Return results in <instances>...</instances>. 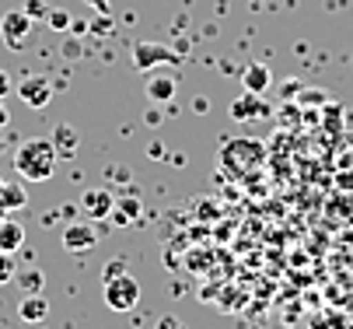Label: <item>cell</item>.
Returning a JSON list of instances; mask_svg holds the SVG:
<instances>
[{"label":"cell","instance_id":"cell-26","mask_svg":"<svg viewBox=\"0 0 353 329\" xmlns=\"http://www.w3.org/2000/svg\"><path fill=\"white\" fill-rule=\"evenodd\" d=\"M179 326H182V322H179V319H172V315H165V319L158 322V329H179Z\"/></svg>","mask_w":353,"mask_h":329},{"label":"cell","instance_id":"cell-16","mask_svg":"<svg viewBox=\"0 0 353 329\" xmlns=\"http://www.w3.org/2000/svg\"><path fill=\"white\" fill-rule=\"evenodd\" d=\"M14 280H18V288H21L25 295H35V291H42V284H46V273H42L39 266H28V270H14Z\"/></svg>","mask_w":353,"mask_h":329},{"label":"cell","instance_id":"cell-2","mask_svg":"<svg viewBox=\"0 0 353 329\" xmlns=\"http://www.w3.org/2000/svg\"><path fill=\"white\" fill-rule=\"evenodd\" d=\"M266 161V148L259 140H248V137H234L221 148V168L231 179H248L252 172H259Z\"/></svg>","mask_w":353,"mask_h":329},{"label":"cell","instance_id":"cell-30","mask_svg":"<svg viewBox=\"0 0 353 329\" xmlns=\"http://www.w3.org/2000/svg\"><path fill=\"white\" fill-rule=\"evenodd\" d=\"M350 329H353V326H350Z\"/></svg>","mask_w":353,"mask_h":329},{"label":"cell","instance_id":"cell-10","mask_svg":"<svg viewBox=\"0 0 353 329\" xmlns=\"http://www.w3.org/2000/svg\"><path fill=\"white\" fill-rule=\"evenodd\" d=\"M94 246H98V235H94L91 224L74 221V224L63 228V249H67V252H88V249H94Z\"/></svg>","mask_w":353,"mask_h":329},{"label":"cell","instance_id":"cell-12","mask_svg":"<svg viewBox=\"0 0 353 329\" xmlns=\"http://www.w3.org/2000/svg\"><path fill=\"white\" fill-rule=\"evenodd\" d=\"M241 84H245V91H256V95H263V91L273 84V74H270L266 63H248V67L241 70Z\"/></svg>","mask_w":353,"mask_h":329},{"label":"cell","instance_id":"cell-20","mask_svg":"<svg viewBox=\"0 0 353 329\" xmlns=\"http://www.w3.org/2000/svg\"><path fill=\"white\" fill-rule=\"evenodd\" d=\"M46 21H49V28H60V32L70 28V14H67V11H49Z\"/></svg>","mask_w":353,"mask_h":329},{"label":"cell","instance_id":"cell-23","mask_svg":"<svg viewBox=\"0 0 353 329\" xmlns=\"http://www.w3.org/2000/svg\"><path fill=\"white\" fill-rule=\"evenodd\" d=\"M88 8H94L98 14H112V0H84Z\"/></svg>","mask_w":353,"mask_h":329},{"label":"cell","instance_id":"cell-14","mask_svg":"<svg viewBox=\"0 0 353 329\" xmlns=\"http://www.w3.org/2000/svg\"><path fill=\"white\" fill-rule=\"evenodd\" d=\"M25 246V228L18 224V221H11V217H4L0 221V252H18Z\"/></svg>","mask_w":353,"mask_h":329},{"label":"cell","instance_id":"cell-18","mask_svg":"<svg viewBox=\"0 0 353 329\" xmlns=\"http://www.w3.org/2000/svg\"><path fill=\"white\" fill-rule=\"evenodd\" d=\"M14 256L11 252H0V284H11V280H14Z\"/></svg>","mask_w":353,"mask_h":329},{"label":"cell","instance_id":"cell-13","mask_svg":"<svg viewBox=\"0 0 353 329\" xmlns=\"http://www.w3.org/2000/svg\"><path fill=\"white\" fill-rule=\"evenodd\" d=\"M140 210H143V203H140V197L130 190L126 197H116L112 221H116V224H133V221H140Z\"/></svg>","mask_w":353,"mask_h":329},{"label":"cell","instance_id":"cell-31","mask_svg":"<svg viewBox=\"0 0 353 329\" xmlns=\"http://www.w3.org/2000/svg\"><path fill=\"white\" fill-rule=\"evenodd\" d=\"M179 329H182V326H179Z\"/></svg>","mask_w":353,"mask_h":329},{"label":"cell","instance_id":"cell-29","mask_svg":"<svg viewBox=\"0 0 353 329\" xmlns=\"http://www.w3.org/2000/svg\"><path fill=\"white\" fill-rule=\"evenodd\" d=\"M0 154H4V137H0Z\"/></svg>","mask_w":353,"mask_h":329},{"label":"cell","instance_id":"cell-5","mask_svg":"<svg viewBox=\"0 0 353 329\" xmlns=\"http://www.w3.org/2000/svg\"><path fill=\"white\" fill-rule=\"evenodd\" d=\"M112 207H116V193H112V190L94 186V190H84V193H81V214H84L88 221H105V217H112Z\"/></svg>","mask_w":353,"mask_h":329},{"label":"cell","instance_id":"cell-21","mask_svg":"<svg viewBox=\"0 0 353 329\" xmlns=\"http://www.w3.org/2000/svg\"><path fill=\"white\" fill-rule=\"evenodd\" d=\"M336 186H339V190H343V193H353V168H346V172H339V175H336Z\"/></svg>","mask_w":353,"mask_h":329},{"label":"cell","instance_id":"cell-3","mask_svg":"<svg viewBox=\"0 0 353 329\" xmlns=\"http://www.w3.org/2000/svg\"><path fill=\"white\" fill-rule=\"evenodd\" d=\"M179 63H182V53L165 42H137L133 46V67L143 74L154 67H179Z\"/></svg>","mask_w":353,"mask_h":329},{"label":"cell","instance_id":"cell-19","mask_svg":"<svg viewBox=\"0 0 353 329\" xmlns=\"http://www.w3.org/2000/svg\"><path fill=\"white\" fill-rule=\"evenodd\" d=\"M21 11H25V14H28L32 21H35V18H46V14H49L46 0H25V8H21Z\"/></svg>","mask_w":353,"mask_h":329},{"label":"cell","instance_id":"cell-8","mask_svg":"<svg viewBox=\"0 0 353 329\" xmlns=\"http://www.w3.org/2000/svg\"><path fill=\"white\" fill-rule=\"evenodd\" d=\"M18 99L28 106V109H46L49 99H53V84H49L46 77H25L18 84Z\"/></svg>","mask_w":353,"mask_h":329},{"label":"cell","instance_id":"cell-24","mask_svg":"<svg viewBox=\"0 0 353 329\" xmlns=\"http://www.w3.org/2000/svg\"><path fill=\"white\" fill-rule=\"evenodd\" d=\"M14 84H11V74L8 70H0V102H4L8 99V91H11Z\"/></svg>","mask_w":353,"mask_h":329},{"label":"cell","instance_id":"cell-9","mask_svg":"<svg viewBox=\"0 0 353 329\" xmlns=\"http://www.w3.org/2000/svg\"><path fill=\"white\" fill-rule=\"evenodd\" d=\"M270 116V106L263 102V95H256V91H245L241 99L231 102V119L234 123H248V119H263Z\"/></svg>","mask_w":353,"mask_h":329},{"label":"cell","instance_id":"cell-7","mask_svg":"<svg viewBox=\"0 0 353 329\" xmlns=\"http://www.w3.org/2000/svg\"><path fill=\"white\" fill-rule=\"evenodd\" d=\"M175 88H179V81H175L172 74H158V67H154V70H147V81H143L147 102H154V106H168V102L175 99Z\"/></svg>","mask_w":353,"mask_h":329},{"label":"cell","instance_id":"cell-4","mask_svg":"<svg viewBox=\"0 0 353 329\" xmlns=\"http://www.w3.org/2000/svg\"><path fill=\"white\" fill-rule=\"evenodd\" d=\"M105 305L112 312H133L140 305V284L130 273H116L105 280Z\"/></svg>","mask_w":353,"mask_h":329},{"label":"cell","instance_id":"cell-15","mask_svg":"<svg viewBox=\"0 0 353 329\" xmlns=\"http://www.w3.org/2000/svg\"><path fill=\"white\" fill-rule=\"evenodd\" d=\"M53 144H57V154L60 158H74L77 154V130L70 123H60L57 133H53Z\"/></svg>","mask_w":353,"mask_h":329},{"label":"cell","instance_id":"cell-27","mask_svg":"<svg viewBox=\"0 0 353 329\" xmlns=\"http://www.w3.org/2000/svg\"><path fill=\"white\" fill-rule=\"evenodd\" d=\"M8 123H11V112H8V106H4V102H0V130H4Z\"/></svg>","mask_w":353,"mask_h":329},{"label":"cell","instance_id":"cell-22","mask_svg":"<svg viewBox=\"0 0 353 329\" xmlns=\"http://www.w3.org/2000/svg\"><path fill=\"white\" fill-rule=\"evenodd\" d=\"M63 57H67V60H77V57H81V42H77V39H67V42H63Z\"/></svg>","mask_w":353,"mask_h":329},{"label":"cell","instance_id":"cell-1","mask_svg":"<svg viewBox=\"0 0 353 329\" xmlns=\"http://www.w3.org/2000/svg\"><path fill=\"white\" fill-rule=\"evenodd\" d=\"M57 161H60V154H57L53 140L35 137V140H28V144L18 148V154H14V172H18L21 182H46V179H53Z\"/></svg>","mask_w":353,"mask_h":329},{"label":"cell","instance_id":"cell-17","mask_svg":"<svg viewBox=\"0 0 353 329\" xmlns=\"http://www.w3.org/2000/svg\"><path fill=\"white\" fill-rule=\"evenodd\" d=\"M312 326L315 329H350L346 326V315H339V312H322V315H315Z\"/></svg>","mask_w":353,"mask_h":329},{"label":"cell","instance_id":"cell-6","mask_svg":"<svg viewBox=\"0 0 353 329\" xmlns=\"http://www.w3.org/2000/svg\"><path fill=\"white\" fill-rule=\"evenodd\" d=\"M32 18L25 11H8L4 18H0V35H4L8 42V50H21V42L32 35Z\"/></svg>","mask_w":353,"mask_h":329},{"label":"cell","instance_id":"cell-28","mask_svg":"<svg viewBox=\"0 0 353 329\" xmlns=\"http://www.w3.org/2000/svg\"><path fill=\"white\" fill-rule=\"evenodd\" d=\"M343 165H346V168H353V151H350V154L343 158Z\"/></svg>","mask_w":353,"mask_h":329},{"label":"cell","instance_id":"cell-25","mask_svg":"<svg viewBox=\"0 0 353 329\" xmlns=\"http://www.w3.org/2000/svg\"><path fill=\"white\" fill-rule=\"evenodd\" d=\"M123 266H126L123 259H119V263H109V266H105V280H109V277H116V273H123Z\"/></svg>","mask_w":353,"mask_h":329},{"label":"cell","instance_id":"cell-11","mask_svg":"<svg viewBox=\"0 0 353 329\" xmlns=\"http://www.w3.org/2000/svg\"><path fill=\"white\" fill-rule=\"evenodd\" d=\"M46 315H49V301L42 298V291L21 298V305H18V319H21V322L39 326V322H46Z\"/></svg>","mask_w":353,"mask_h":329}]
</instances>
